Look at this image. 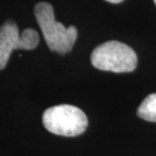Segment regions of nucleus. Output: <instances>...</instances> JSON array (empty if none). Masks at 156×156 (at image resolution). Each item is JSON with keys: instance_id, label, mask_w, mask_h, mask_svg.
<instances>
[{"instance_id": "obj_4", "label": "nucleus", "mask_w": 156, "mask_h": 156, "mask_svg": "<svg viewBox=\"0 0 156 156\" xmlns=\"http://www.w3.org/2000/svg\"><path fill=\"white\" fill-rule=\"evenodd\" d=\"M39 34L27 29L20 34L17 24L8 20L0 27V70L4 69L14 50H34L39 45Z\"/></svg>"}, {"instance_id": "obj_2", "label": "nucleus", "mask_w": 156, "mask_h": 156, "mask_svg": "<svg viewBox=\"0 0 156 156\" xmlns=\"http://www.w3.org/2000/svg\"><path fill=\"white\" fill-rule=\"evenodd\" d=\"M96 69L115 73L131 72L137 66V55L132 48L118 41H108L98 46L90 57Z\"/></svg>"}, {"instance_id": "obj_5", "label": "nucleus", "mask_w": 156, "mask_h": 156, "mask_svg": "<svg viewBox=\"0 0 156 156\" xmlns=\"http://www.w3.org/2000/svg\"><path fill=\"white\" fill-rule=\"evenodd\" d=\"M137 114L143 120L156 123V93L146 96L139 105Z\"/></svg>"}, {"instance_id": "obj_6", "label": "nucleus", "mask_w": 156, "mask_h": 156, "mask_svg": "<svg viewBox=\"0 0 156 156\" xmlns=\"http://www.w3.org/2000/svg\"><path fill=\"white\" fill-rule=\"evenodd\" d=\"M105 1L111 2V3H120L122 1H124V0H105Z\"/></svg>"}, {"instance_id": "obj_3", "label": "nucleus", "mask_w": 156, "mask_h": 156, "mask_svg": "<svg viewBox=\"0 0 156 156\" xmlns=\"http://www.w3.org/2000/svg\"><path fill=\"white\" fill-rule=\"evenodd\" d=\"M43 124L49 132L59 136L75 137L86 130L88 121L79 108L59 105L49 108L43 115Z\"/></svg>"}, {"instance_id": "obj_7", "label": "nucleus", "mask_w": 156, "mask_h": 156, "mask_svg": "<svg viewBox=\"0 0 156 156\" xmlns=\"http://www.w3.org/2000/svg\"><path fill=\"white\" fill-rule=\"evenodd\" d=\"M154 3H155V4H156V0H154Z\"/></svg>"}, {"instance_id": "obj_1", "label": "nucleus", "mask_w": 156, "mask_h": 156, "mask_svg": "<svg viewBox=\"0 0 156 156\" xmlns=\"http://www.w3.org/2000/svg\"><path fill=\"white\" fill-rule=\"evenodd\" d=\"M34 12L49 49L61 55L70 52L77 39L76 27L74 26L66 27L56 21L54 8L48 2L38 3Z\"/></svg>"}]
</instances>
